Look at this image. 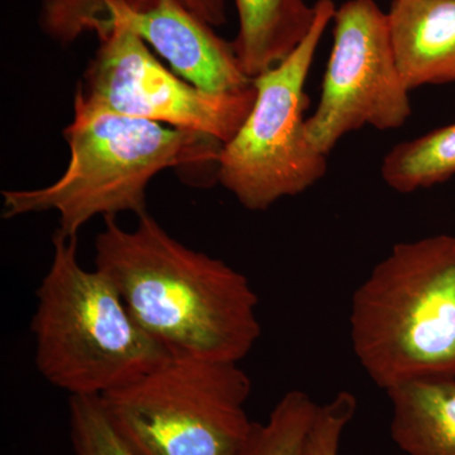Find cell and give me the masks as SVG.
I'll return each instance as SVG.
<instances>
[{
    "instance_id": "1",
    "label": "cell",
    "mask_w": 455,
    "mask_h": 455,
    "mask_svg": "<svg viewBox=\"0 0 455 455\" xmlns=\"http://www.w3.org/2000/svg\"><path fill=\"white\" fill-rule=\"evenodd\" d=\"M104 220L95 268L149 337L172 355L239 363L250 355L260 324L244 275L182 244L147 212L131 230Z\"/></svg>"
},
{
    "instance_id": "2",
    "label": "cell",
    "mask_w": 455,
    "mask_h": 455,
    "mask_svg": "<svg viewBox=\"0 0 455 455\" xmlns=\"http://www.w3.org/2000/svg\"><path fill=\"white\" fill-rule=\"evenodd\" d=\"M70 163L49 187L3 191V217L56 212L59 232L75 238L95 217L147 212L149 182L167 169L214 166L221 143L196 133L92 106L75 95L64 130Z\"/></svg>"
},
{
    "instance_id": "3",
    "label": "cell",
    "mask_w": 455,
    "mask_h": 455,
    "mask_svg": "<svg viewBox=\"0 0 455 455\" xmlns=\"http://www.w3.org/2000/svg\"><path fill=\"white\" fill-rule=\"evenodd\" d=\"M52 244L31 322L36 367L50 385L104 396L172 355L137 324L106 275L80 265L77 236L56 230Z\"/></svg>"
},
{
    "instance_id": "4",
    "label": "cell",
    "mask_w": 455,
    "mask_h": 455,
    "mask_svg": "<svg viewBox=\"0 0 455 455\" xmlns=\"http://www.w3.org/2000/svg\"><path fill=\"white\" fill-rule=\"evenodd\" d=\"M350 339L383 390L455 377V235L395 245L353 296Z\"/></svg>"
},
{
    "instance_id": "5",
    "label": "cell",
    "mask_w": 455,
    "mask_h": 455,
    "mask_svg": "<svg viewBox=\"0 0 455 455\" xmlns=\"http://www.w3.org/2000/svg\"><path fill=\"white\" fill-rule=\"evenodd\" d=\"M251 390L235 362L171 355L100 398L140 455H241L254 425L244 410Z\"/></svg>"
},
{
    "instance_id": "6",
    "label": "cell",
    "mask_w": 455,
    "mask_h": 455,
    "mask_svg": "<svg viewBox=\"0 0 455 455\" xmlns=\"http://www.w3.org/2000/svg\"><path fill=\"white\" fill-rule=\"evenodd\" d=\"M309 35L280 64L254 77L256 99L238 132L221 146L215 178L251 212L304 193L328 169L307 132L305 84L317 46L333 20V0H317Z\"/></svg>"
},
{
    "instance_id": "7",
    "label": "cell",
    "mask_w": 455,
    "mask_h": 455,
    "mask_svg": "<svg viewBox=\"0 0 455 455\" xmlns=\"http://www.w3.org/2000/svg\"><path fill=\"white\" fill-rule=\"evenodd\" d=\"M333 20L322 94L307 119L310 142L325 156L352 132L367 125L397 130L412 113L411 90L398 68L387 13L374 0H348Z\"/></svg>"
},
{
    "instance_id": "8",
    "label": "cell",
    "mask_w": 455,
    "mask_h": 455,
    "mask_svg": "<svg viewBox=\"0 0 455 455\" xmlns=\"http://www.w3.org/2000/svg\"><path fill=\"white\" fill-rule=\"evenodd\" d=\"M99 47L75 95L123 116L196 132L226 145L252 109L256 88L204 92L171 73L127 27L98 35Z\"/></svg>"
},
{
    "instance_id": "9",
    "label": "cell",
    "mask_w": 455,
    "mask_h": 455,
    "mask_svg": "<svg viewBox=\"0 0 455 455\" xmlns=\"http://www.w3.org/2000/svg\"><path fill=\"white\" fill-rule=\"evenodd\" d=\"M112 26L136 33L169 62L173 73L204 92L226 94L253 86V79L242 70L233 42L218 36L178 0H158L155 7L140 12L112 5L95 35Z\"/></svg>"
},
{
    "instance_id": "10",
    "label": "cell",
    "mask_w": 455,
    "mask_h": 455,
    "mask_svg": "<svg viewBox=\"0 0 455 455\" xmlns=\"http://www.w3.org/2000/svg\"><path fill=\"white\" fill-rule=\"evenodd\" d=\"M387 16L407 88L455 83V0H392Z\"/></svg>"
},
{
    "instance_id": "11",
    "label": "cell",
    "mask_w": 455,
    "mask_h": 455,
    "mask_svg": "<svg viewBox=\"0 0 455 455\" xmlns=\"http://www.w3.org/2000/svg\"><path fill=\"white\" fill-rule=\"evenodd\" d=\"M391 435L407 455H455V377L431 376L392 387Z\"/></svg>"
},
{
    "instance_id": "12",
    "label": "cell",
    "mask_w": 455,
    "mask_h": 455,
    "mask_svg": "<svg viewBox=\"0 0 455 455\" xmlns=\"http://www.w3.org/2000/svg\"><path fill=\"white\" fill-rule=\"evenodd\" d=\"M238 33L233 42L251 79L280 64L309 35L315 5L305 0H235Z\"/></svg>"
},
{
    "instance_id": "13",
    "label": "cell",
    "mask_w": 455,
    "mask_h": 455,
    "mask_svg": "<svg viewBox=\"0 0 455 455\" xmlns=\"http://www.w3.org/2000/svg\"><path fill=\"white\" fill-rule=\"evenodd\" d=\"M381 176L400 194L435 187L455 176V123L392 147L383 157Z\"/></svg>"
},
{
    "instance_id": "14",
    "label": "cell",
    "mask_w": 455,
    "mask_h": 455,
    "mask_svg": "<svg viewBox=\"0 0 455 455\" xmlns=\"http://www.w3.org/2000/svg\"><path fill=\"white\" fill-rule=\"evenodd\" d=\"M158 0H44L41 26L53 40L71 44L86 32L97 31L104 22L108 9L122 5L132 11H147ZM212 27L227 22V0H178Z\"/></svg>"
},
{
    "instance_id": "15",
    "label": "cell",
    "mask_w": 455,
    "mask_h": 455,
    "mask_svg": "<svg viewBox=\"0 0 455 455\" xmlns=\"http://www.w3.org/2000/svg\"><path fill=\"white\" fill-rule=\"evenodd\" d=\"M316 409L307 392H287L265 424L254 423L241 455H302Z\"/></svg>"
},
{
    "instance_id": "16",
    "label": "cell",
    "mask_w": 455,
    "mask_h": 455,
    "mask_svg": "<svg viewBox=\"0 0 455 455\" xmlns=\"http://www.w3.org/2000/svg\"><path fill=\"white\" fill-rule=\"evenodd\" d=\"M68 419L75 455H140L114 427L100 396H70Z\"/></svg>"
},
{
    "instance_id": "17",
    "label": "cell",
    "mask_w": 455,
    "mask_h": 455,
    "mask_svg": "<svg viewBox=\"0 0 455 455\" xmlns=\"http://www.w3.org/2000/svg\"><path fill=\"white\" fill-rule=\"evenodd\" d=\"M357 410V398L340 391L325 405H317L302 455H339L341 434Z\"/></svg>"
}]
</instances>
